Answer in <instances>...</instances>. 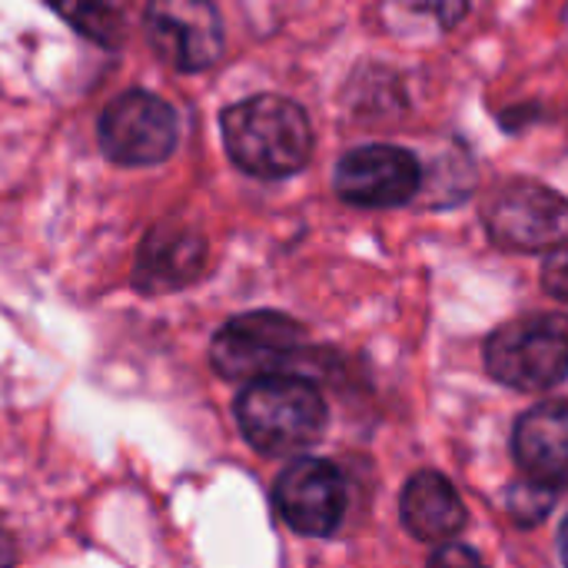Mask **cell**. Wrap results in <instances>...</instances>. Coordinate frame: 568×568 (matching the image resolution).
Returning <instances> with one entry per match:
<instances>
[{
  "instance_id": "3957f363",
  "label": "cell",
  "mask_w": 568,
  "mask_h": 568,
  "mask_svg": "<svg viewBox=\"0 0 568 568\" xmlns=\"http://www.w3.org/2000/svg\"><path fill=\"white\" fill-rule=\"evenodd\" d=\"M486 369L519 393H546L568 379V316L529 313L486 339Z\"/></svg>"
},
{
  "instance_id": "5b68a950",
  "label": "cell",
  "mask_w": 568,
  "mask_h": 568,
  "mask_svg": "<svg viewBox=\"0 0 568 568\" xmlns=\"http://www.w3.org/2000/svg\"><path fill=\"white\" fill-rule=\"evenodd\" d=\"M100 150L120 166L163 163L180 140L176 110L146 90H126L110 100L97 120Z\"/></svg>"
},
{
  "instance_id": "ba28073f",
  "label": "cell",
  "mask_w": 568,
  "mask_h": 568,
  "mask_svg": "<svg viewBox=\"0 0 568 568\" xmlns=\"http://www.w3.org/2000/svg\"><path fill=\"white\" fill-rule=\"evenodd\" d=\"M273 503L280 519L310 539H326L339 529L346 516V476L329 459H296L290 463L276 486Z\"/></svg>"
},
{
  "instance_id": "7a4b0ae2",
  "label": "cell",
  "mask_w": 568,
  "mask_h": 568,
  "mask_svg": "<svg viewBox=\"0 0 568 568\" xmlns=\"http://www.w3.org/2000/svg\"><path fill=\"white\" fill-rule=\"evenodd\" d=\"M233 413L246 443L263 456H293L316 446L329 419L323 393L290 373L250 379Z\"/></svg>"
},
{
  "instance_id": "d6986e66",
  "label": "cell",
  "mask_w": 568,
  "mask_h": 568,
  "mask_svg": "<svg viewBox=\"0 0 568 568\" xmlns=\"http://www.w3.org/2000/svg\"><path fill=\"white\" fill-rule=\"evenodd\" d=\"M559 552H562V562L568 566V523L562 526V532H559Z\"/></svg>"
},
{
  "instance_id": "30bf717a",
  "label": "cell",
  "mask_w": 568,
  "mask_h": 568,
  "mask_svg": "<svg viewBox=\"0 0 568 568\" xmlns=\"http://www.w3.org/2000/svg\"><path fill=\"white\" fill-rule=\"evenodd\" d=\"M203 266L206 240L183 223H160L143 236L136 250L133 283L143 293H173L193 283Z\"/></svg>"
},
{
  "instance_id": "e0dca14e",
  "label": "cell",
  "mask_w": 568,
  "mask_h": 568,
  "mask_svg": "<svg viewBox=\"0 0 568 568\" xmlns=\"http://www.w3.org/2000/svg\"><path fill=\"white\" fill-rule=\"evenodd\" d=\"M429 562L433 566H479V556L473 549L459 546V542H443Z\"/></svg>"
},
{
  "instance_id": "2e32d148",
  "label": "cell",
  "mask_w": 568,
  "mask_h": 568,
  "mask_svg": "<svg viewBox=\"0 0 568 568\" xmlns=\"http://www.w3.org/2000/svg\"><path fill=\"white\" fill-rule=\"evenodd\" d=\"M542 286L556 300H568V243H559L549 250V256L542 263Z\"/></svg>"
},
{
  "instance_id": "ac0fdd59",
  "label": "cell",
  "mask_w": 568,
  "mask_h": 568,
  "mask_svg": "<svg viewBox=\"0 0 568 568\" xmlns=\"http://www.w3.org/2000/svg\"><path fill=\"white\" fill-rule=\"evenodd\" d=\"M13 559H17V552H13V542H10L7 529L0 526V566H10Z\"/></svg>"
},
{
  "instance_id": "9a60e30c",
  "label": "cell",
  "mask_w": 568,
  "mask_h": 568,
  "mask_svg": "<svg viewBox=\"0 0 568 568\" xmlns=\"http://www.w3.org/2000/svg\"><path fill=\"white\" fill-rule=\"evenodd\" d=\"M399 3H403V10L413 13V17L433 20L439 30L456 27V23L466 17V10H469V0H399Z\"/></svg>"
},
{
  "instance_id": "52a82bcc",
  "label": "cell",
  "mask_w": 568,
  "mask_h": 568,
  "mask_svg": "<svg viewBox=\"0 0 568 568\" xmlns=\"http://www.w3.org/2000/svg\"><path fill=\"white\" fill-rule=\"evenodd\" d=\"M143 30L153 53L183 73L210 70L223 57V20L210 0H150Z\"/></svg>"
},
{
  "instance_id": "7c38bea8",
  "label": "cell",
  "mask_w": 568,
  "mask_h": 568,
  "mask_svg": "<svg viewBox=\"0 0 568 568\" xmlns=\"http://www.w3.org/2000/svg\"><path fill=\"white\" fill-rule=\"evenodd\" d=\"M403 526L413 539L443 546L466 526V506L443 473H416L399 496Z\"/></svg>"
},
{
  "instance_id": "8fae6325",
  "label": "cell",
  "mask_w": 568,
  "mask_h": 568,
  "mask_svg": "<svg viewBox=\"0 0 568 568\" xmlns=\"http://www.w3.org/2000/svg\"><path fill=\"white\" fill-rule=\"evenodd\" d=\"M513 456L529 476L568 489V403H542L523 413L513 429Z\"/></svg>"
},
{
  "instance_id": "9c48e42d",
  "label": "cell",
  "mask_w": 568,
  "mask_h": 568,
  "mask_svg": "<svg viewBox=\"0 0 568 568\" xmlns=\"http://www.w3.org/2000/svg\"><path fill=\"white\" fill-rule=\"evenodd\" d=\"M336 193L366 210H386L409 203L423 186V163L393 143H369L349 150L333 176Z\"/></svg>"
},
{
  "instance_id": "277c9868",
  "label": "cell",
  "mask_w": 568,
  "mask_h": 568,
  "mask_svg": "<svg viewBox=\"0 0 568 568\" xmlns=\"http://www.w3.org/2000/svg\"><path fill=\"white\" fill-rule=\"evenodd\" d=\"M303 349V326L276 310H253L226 320L213 343L210 363L223 379L250 383L283 373Z\"/></svg>"
},
{
  "instance_id": "4fadbf2b",
  "label": "cell",
  "mask_w": 568,
  "mask_h": 568,
  "mask_svg": "<svg viewBox=\"0 0 568 568\" xmlns=\"http://www.w3.org/2000/svg\"><path fill=\"white\" fill-rule=\"evenodd\" d=\"M57 13L87 40L116 47L126 33L130 0H53Z\"/></svg>"
},
{
  "instance_id": "8992f818",
  "label": "cell",
  "mask_w": 568,
  "mask_h": 568,
  "mask_svg": "<svg viewBox=\"0 0 568 568\" xmlns=\"http://www.w3.org/2000/svg\"><path fill=\"white\" fill-rule=\"evenodd\" d=\"M486 233L503 250H552L568 243V200L536 180H509L489 196Z\"/></svg>"
},
{
  "instance_id": "ffe728a7",
  "label": "cell",
  "mask_w": 568,
  "mask_h": 568,
  "mask_svg": "<svg viewBox=\"0 0 568 568\" xmlns=\"http://www.w3.org/2000/svg\"><path fill=\"white\" fill-rule=\"evenodd\" d=\"M43 3H53V0H43Z\"/></svg>"
},
{
  "instance_id": "5bb4252c",
  "label": "cell",
  "mask_w": 568,
  "mask_h": 568,
  "mask_svg": "<svg viewBox=\"0 0 568 568\" xmlns=\"http://www.w3.org/2000/svg\"><path fill=\"white\" fill-rule=\"evenodd\" d=\"M556 499H559V489L529 476L516 486H509L506 493V509H509V519L523 529H532L539 526L552 509H556Z\"/></svg>"
},
{
  "instance_id": "6da1fadb",
  "label": "cell",
  "mask_w": 568,
  "mask_h": 568,
  "mask_svg": "<svg viewBox=\"0 0 568 568\" xmlns=\"http://www.w3.org/2000/svg\"><path fill=\"white\" fill-rule=\"evenodd\" d=\"M230 160L260 180L300 173L313 156V126L300 103L276 93L246 97L223 110L220 120Z\"/></svg>"
}]
</instances>
